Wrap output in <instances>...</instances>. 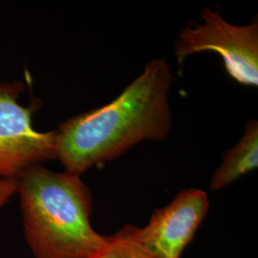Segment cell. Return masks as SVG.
<instances>
[{"mask_svg": "<svg viewBox=\"0 0 258 258\" xmlns=\"http://www.w3.org/2000/svg\"><path fill=\"white\" fill-rule=\"evenodd\" d=\"M173 81L166 60L152 59L114 101L60 124L55 158L66 172L81 176L142 141L165 140L172 125L168 95Z\"/></svg>", "mask_w": 258, "mask_h": 258, "instance_id": "1", "label": "cell"}, {"mask_svg": "<svg viewBox=\"0 0 258 258\" xmlns=\"http://www.w3.org/2000/svg\"><path fill=\"white\" fill-rule=\"evenodd\" d=\"M210 209L207 194L188 188L156 210L142 229L125 225L130 238L151 258H181Z\"/></svg>", "mask_w": 258, "mask_h": 258, "instance_id": "5", "label": "cell"}, {"mask_svg": "<svg viewBox=\"0 0 258 258\" xmlns=\"http://www.w3.org/2000/svg\"><path fill=\"white\" fill-rule=\"evenodd\" d=\"M203 21L186 26L179 33L175 55L182 66L188 55L216 52L223 59L225 69L235 82L258 86V22L237 26L227 22L219 13L205 8Z\"/></svg>", "mask_w": 258, "mask_h": 258, "instance_id": "3", "label": "cell"}, {"mask_svg": "<svg viewBox=\"0 0 258 258\" xmlns=\"http://www.w3.org/2000/svg\"><path fill=\"white\" fill-rule=\"evenodd\" d=\"M19 82L0 84V176L19 179L28 168L55 158V132H38L33 105L19 102Z\"/></svg>", "mask_w": 258, "mask_h": 258, "instance_id": "4", "label": "cell"}, {"mask_svg": "<svg viewBox=\"0 0 258 258\" xmlns=\"http://www.w3.org/2000/svg\"><path fill=\"white\" fill-rule=\"evenodd\" d=\"M19 190V179L0 176V211Z\"/></svg>", "mask_w": 258, "mask_h": 258, "instance_id": "8", "label": "cell"}, {"mask_svg": "<svg viewBox=\"0 0 258 258\" xmlns=\"http://www.w3.org/2000/svg\"><path fill=\"white\" fill-rule=\"evenodd\" d=\"M24 236L35 258H94L108 235L90 222L93 197L80 176L37 165L19 178Z\"/></svg>", "mask_w": 258, "mask_h": 258, "instance_id": "2", "label": "cell"}, {"mask_svg": "<svg viewBox=\"0 0 258 258\" xmlns=\"http://www.w3.org/2000/svg\"><path fill=\"white\" fill-rule=\"evenodd\" d=\"M94 258H151L130 238L124 227L108 236L106 248Z\"/></svg>", "mask_w": 258, "mask_h": 258, "instance_id": "7", "label": "cell"}, {"mask_svg": "<svg viewBox=\"0 0 258 258\" xmlns=\"http://www.w3.org/2000/svg\"><path fill=\"white\" fill-rule=\"evenodd\" d=\"M257 166L258 122L252 119L247 123L239 142L225 152L221 165L212 176L211 189L215 191L227 187Z\"/></svg>", "mask_w": 258, "mask_h": 258, "instance_id": "6", "label": "cell"}]
</instances>
